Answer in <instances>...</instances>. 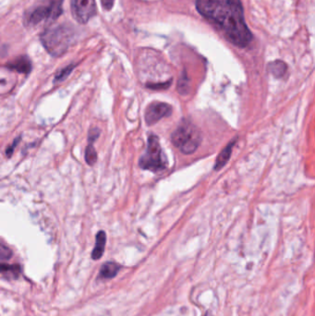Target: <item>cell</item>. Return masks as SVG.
<instances>
[{"mask_svg": "<svg viewBox=\"0 0 315 316\" xmlns=\"http://www.w3.org/2000/svg\"><path fill=\"white\" fill-rule=\"evenodd\" d=\"M177 90H178V93L181 95H185L189 93V79L187 78L185 73L179 79L178 85H177Z\"/></svg>", "mask_w": 315, "mask_h": 316, "instance_id": "obj_16", "label": "cell"}, {"mask_svg": "<svg viewBox=\"0 0 315 316\" xmlns=\"http://www.w3.org/2000/svg\"><path fill=\"white\" fill-rule=\"evenodd\" d=\"M121 265L115 262H106L102 265L99 272V278L103 279H112L118 275Z\"/></svg>", "mask_w": 315, "mask_h": 316, "instance_id": "obj_10", "label": "cell"}, {"mask_svg": "<svg viewBox=\"0 0 315 316\" xmlns=\"http://www.w3.org/2000/svg\"><path fill=\"white\" fill-rule=\"evenodd\" d=\"M172 111L173 109L169 104L163 102H153L149 104L145 110L144 118L147 125L151 126L158 123L160 119L170 116Z\"/></svg>", "mask_w": 315, "mask_h": 316, "instance_id": "obj_7", "label": "cell"}, {"mask_svg": "<svg viewBox=\"0 0 315 316\" xmlns=\"http://www.w3.org/2000/svg\"><path fill=\"white\" fill-rule=\"evenodd\" d=\"M202 140L201 132L193 123L182 120L177 129L172 133V143L185 155H191L200 146Z\"/></svg>", "mask_w": 315, "mask_h": 316, "instance_id": "obj_3", "label": "cell"}, {"mask_svg": "<svg viewBox=\"0 0 315 316\" xmlns=\"http://www.w3.org/2000/svg\"><path fill=\"white\" fill-rule=\"evenodd\" d=\"M13 255L12 250H10L9 247L0 243V260H10Z\"/></svg>", "mask_w": 315, "mask_h": 316, "instance_id": "obj_17", "label": "cell"}, {"mask_svg": "<svg viewBox=\"0 0 315 316\" xmlns=\"http://www.w3.org/2000/svg\"><path fill=\"white\" fill-rule=\"evenodd\" d=\"M269 71L272 73V75L276 78H281L285 75L286 71V65L283 61L277 60L269 64Z\"/></svg>", "mask_w": 315, "mask_h": 316, "instance_id": "obj_13", "label": "cell"}, {"mask_svg": "<svg viewBox=\"0 0 315 316\" xmlns=\"http://www.w3.org/2000/svg\"><path fill=\"white\" fill-rule=\"evenodd\" d=\"M101 3H102L104 10H112L114 6L115 0H101Z\"/></svg>", "mask_w": 315, "mask_h": 316, "instance_id": "obj_21", "label": "cell"}, {"mask_svg": "<svg viewBox=\"0 0 315 316\" xmlns=\"http://www.w3.org/2000/svg\"><path fill=\"white\" fill-rule=\"evenodd\" d=\"M196 8L235 46L246 48L252 42L253 34L245 23L240 0H196Z\"/></svg>", "mask_w": 315, "mask_h": 316, "instance_id": "obj_1", "label": "cell"}, {"mask_svg": "<svg viewBox=\"0 0 315 316\" xmlns=\"http://www.w3.org/2000/svg\"><path fill=\"white\" fill-rule=\"evenodd\" d=\"M171 80L164 82V83H156V85H147V87L150 89L159 90V89H167V87L170 86Z\"/></svg>", "mask_w": 315, "mask_h": 316, "instance_id": "obj_20", "label": "cell"}, {"mask_svg": "<svg viewBox=\"0 0 315 316\" xmlns=\"http://www.w3.org/2000/svg\"><path fill=\"white\" fill-rule=\"evenodd\" d=\"M236 142H237V139L231 141L227 146L224 147L223 151L220 153L219 156H217L216 161H215V170L217 171V170L223 168L226 164L229 162V158L232 154V148L234 146Z\"/></svg>", "mask_w": 315, "mask_h": 316, "instance_id": "obj_12", "label": "cell"}, {"mask_svg": "<svg viewBox=\"0 0 315 316\" xmlns=\"http://www.w3.org/2000/svg\"><path fill=\"white\" fill-rule=\"evenodd\" d=\"M63 0H50L48 3L39 6L32 10L26 18V23L34 26L43 20L50 22L57 19L62 13Z\"/></svg>", "mask_w": 315, "mask_h": 316, "instance_id": "obj_5", "label": "cell"}, {"mask_svg": "<svg viewBox=\"0 0 315 316\" xmlns=\"http://www.w3.org/2000/svg\"><path fill=\"white\" fill-rule=\"evenodd\" d=\"M21 140V137L19 136V137L17 138V139H15L13 142H12V144L10 145V146H8V148L6 149V156L8 158H10L12 155H13V152H14L15 147L18 145V143H19V141Z\"/></svg>", "mask_w": 315, "mask_h": 316, "instance_id": "obj_19", "label": "cell"}, {"mask_svg": "<svg viewBox=\"0 0 315 316\" xmlns=\"http://www.w3.org/2000/svg\"><path fill=\"white\" fill-rule=\"evenodd\" d=\"M7 68L11 71H17L19 73H24L28 75L32 71V63L27 56H20L16 57L14 60L9 62L7 64Z\"/></svg>", "mask_w": 315, "mask_h": 316, "instance_id": "obj_8", "label": "cell"}, {"mask_svg": "<svg viewBox=\"0 0 315 316\" xmlns=\"http://www.w3.org/2000/svg\"><path fill=\"white\" fill-rule=\"evenodd\" d=\"M74 68H75V65L72 64V65H69V66L65 67L62 70H60L55 76L54 82H60V81L66 80L68 77L71 75V73L74 70Z\"/></svg>", "mask_w": 315, "mask_h": 316, "instance_id": "obj_15", "label": "cell"}, {"mask_svg": "<svg viewBox=\"0 0 315 316\" xmlns=\"http://www.w3.org/2000/svg\"><path fill=\"white\" fill-rule=\"evenodd\" d=\"M96 11V0H72V16L79 24H87Z\"/></svg>", "mask_w": 315, "mask_h": 316, "instance_id": "obj_6", "label": "cell"}, {"mask_svg": "<svg viewBox=\"0 0 315 316\" xmlns=\"http://www.w3.org/2000/svg\"><path fill=\"white\" fill-rule=\"evenodd\" d=\"M85 161L89 165H95L97 161V153L93 144H88L85 149Z\"/></svg>", "mask_w": 315, "mask_h": 316, "instance_id": "obj_14", "label": "cell"}, {"mask_svg": "<svg viewBox=\"0 0 315 316\" xmlns=\"http://www.w3.org/2000/svg\"><path fill=\"white\" fill-rule=\"evenodd\" d=\"M73 39V30L66 25H59L48 29L41 34L40 37L43 48L53 57L62 56L70 48Z\"/></svg>", "mask_w": 315, "mask_h": 316, "instance_id": "obj_2", "label": "cell"}, {"mask_svg": "<svg viewBox=\"0 0 315 316\" xmlns=\"http://www.w3.org/2000/svg\"><path fill=\"white\" fill-rule=\"evenodd\" d=\"M21 274V267L19 264H0V279L15 280Z\"/></svg>", "mask_w": 315, "mask_h": 316, "instance_id": "obj_9", "label": "cell"}, {"mask_svg": "<svg viewBox=\"0 0 315 316\" xmlns=\"http://www.w3.org/2000/svg\"><path fill=\"white\" fill-rule=\"evenodd\" d=\"M105 243H106V234L105 231L100 230L96 234V245L92 252L93 260H99L104 255Z\"/></svg>", "mask_w": 315, "mask_h": 316, "instance_id": "obj_11", "label": "cell"}, {"mask_svg": "<svg viewBox=\"0 0 315 316\" xmlns=\"http://www.w3.org/2000/svg\"><path fill=\"white\" fill-rule=\"evenodd\" d=\"M99 135H100V130L98 128H92L88 134V143L94 144V142L98 139Z\"/></svg>", "mask_w": 315, "mask_h": 316, "instance_id": "obj_18", "label": "cell"}, {"mask_svg": "<svg viewBox=\"0 0 315 316\" xmlns=\"http://www.w3.org/2000/svg\"><path fill=\"white\" fill-rule=\"evenodd\" d=\"M167 165V160L163 155L159 139L156 135L151 134L149 136L147 150L139 161L140 167L144 170L158 173L166 170Z\"/></svg>", "mask_w": 315, "mask_h": 316, "instance_id": "obj_4", "label": "cell"}]
</instances>
